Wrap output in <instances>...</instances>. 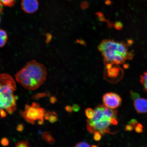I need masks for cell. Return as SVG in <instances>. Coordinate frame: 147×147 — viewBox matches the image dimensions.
<instances>
[{
  "label": "cell",
  "instance_id": "1",
  "mask_svg": "<svg viewBox=\"0 0 147 147\" xmlns=\"http://www.w3.org/2000/svg\"><path fill=\"white\" fill-rule=\"evenodd\" d=\"M47 71L43 64L32 60L15 75L17 82L26 89L34 90L43 84L47 79Z\"/></svg>",
  "mask_w": 147,
  "mask_h": 147
},
{
  "label": "cell",
  "instance_id": "2",
  "mask_svg": "<svg viewBox=\"0 0 147 147\" xmlns=\"http://www.w3.org/2000/svg\"><path fill=\"white\" fill-rule=\"evenodd\" d=\"M128 45L123 42L106 39L101 42L98 48L103 57L105 63L119 64L127 59H132L133 57V52L128 51Z\"/></svg>",
  "mask_w": 147,
  "mask_h": 147
},
{
  "label": "cell",
  "instance_id": "3",
  "mask_svg": "<svg viewBox=\"0 0 147 147\" xmlns=\"http://www.w3.org/2000/svg\"><path fill=\"white\" fill-rule=\"evenodd\" d=\"M15 82L7 74H0V115L6 116V112L12 114L16 109L17 97L14 94L16 90Z\"/></svg>",
  "mask_w": 147,
  "mask_h": 147
},
{
  "label": "cell",
  "instance_id": "4",
  "mask_svg": "<svg viewBox=\"0 0 147 147\" xmlns=\"http://www.w3.org/2000/svg\"><path fill=\"white\" fill-rule=\"evenodd\" d=\"M45 110L38 104L34 103L32 105H27L25 110L21 112L22 115L27 122L34 124L36 121L42 124L44 122Z\"/></svg>",
  "mask_w": 147,
  "mask_h": 147
},
{
  "label": "cell",
  "instance_id": "5",
  "mask_svg": "<svg viewBox=\"0 0 147 147\" xmlns=\"http://www.w3.org/2000/svg\"><path fill=\"white\" fill-rule=\"evenodd\" d=\"M118 64L109 63L106 64V76L109 82L115 83L122 78L123 71Z\"/></svg>",
  "mask_w": 147,
  "mask_h": 147
},
{
  "label": "cell",
  "instance_id": "6",
  "mask_svg": "<svg viewBox=\"0 0 147 147\" xmlns=\"http://www.w3.org/2000/svg\"><path fill=\"white\" fill-rule=\"evenodd\" d=\"M104 105L110 109H115L121 105L122 99L119 95L113 92L106 93L102 97Z\"/></svg>",
  "mask_w": 147,
  "mask_h": 147
},
{
  "label": "cell",
  "instance_id": "7",
  "mask_svg": "<svg viewBox=\"0 0 147 147\" xmlns=\"http://www.w3.org/2000/svg\"><path fill=\"white\" fill-rule=\"evenodd\" d=\"M21 5L22 8L28 13H32L36 12L38 8L37 0H22Z\"/></svg>",
  "mask_w": 147,
  "mask_h": 147
},
{
  "label": "cell",
  "instance_id": "8",
  "mask_svg": "<svg viewBox=\"0 0 147 147\" xmlns=\"http://www.w3.org/2000/svg\"><path fill=\"white\" fill-rule=\"evenodd\" d=\"M134 106L137 113H147V99L139 98L135 99Z\"/></svg>",
  "mask_w": 147,
  "mask_h": 147
},
{
  "label": "cell",
  "instance_id": "9",
  "mask_svg": "<svg viewBox=\"0 0 147 147\" xmlns=\"http://www.w3.org/2000/svg\"><path fill=\"white\" fill-rule=\"evenodd\" d=\"M103 110L104 115L107 117L117 119V111L116 110L110 109L104 106Z\"/></svg>",
  "mask_w": 147,
  "mask_h": 147
},
{
  "label": "cell",
  "instance_id": "10",
  "mask_svg": "<svg viewBox=\"0 0 147 147\" xmlns=\"http://www.w3.org/2000/svg\"><path fill=\"white\" fill-rule=\"evenodd\" d=\"M7 33L3 29H0V47H4L8 40Z\"/></svg>",
  "mask_w": 147,
  "mask_h": 147
},
{
  "label": "cell",
  "instance_id": "11",
  "mask_svg": "<svg viewBox=\"0 0 147 147\" xmlns=\"http://www.w3.org/2000/svg\"><path fill=\"white\" fill-rule=\"evenodd\" d=\"M140 82L147 94V71H145L140 76Z\"/></svg>",
  "mask_w": 147,
  "mask_h": 147
},
{
  "label": "cell",
  "instance_id": "12",
  "mask_svg": "<svg viewBox=\"0 0 147 147\" xmlns=\"http://www.w3.org/2000/svg\"><path fill=\"white\" fill-rule=\"evenodd\" d=\"M42 137L44 140L49 144H53L55 142V139L49 132H45L42 135Z\"/></svg>",
  "mask_w": 147,
  "mask_h": 147
},
{
  "label": "cell",
  "instance_id": "13",
  "mask_svg": "<svg viewBox=\"0 0 147 147\" xmlns=\"http://www.w3.org/2000/svg\"><path fill=\"white\" fill-rule=\"evenodd\" d=\"M16 0H0V6L11 7L13 5Z\"/></svg>",
  "mask_w": 147,
  "mask_h": 147
},
{
  "label": "cell",
  "instance_id": "14",
  "mask_svg": "<svg viewBox=\"0 0 147 147\" xmlns=\"http://www.w3.org/2000/svg\"><path fill=\"white\" fill-rule=\"evenodd\" d=\"M85 114L86 116L89 119H92L94 117V111L92 108H88L85 110Z\"/></svg>",
  "mask_w": 147,
  "mask_h": 147
},
{
  "label": "cell",
  "instance_id": "15",
  "mask_svg": "<svg viewBox=\"0 0 147 147\" xmlns=\"http://www.w3.org/2000/svg\"><path fill=\"white\" fill-rule=\"evenodd\" d=\"M93 136V138L95 141H100L102 138V135L100 132L96 131L94 132Z\"/></svg>",
  "mask_w": 147,
  "mask_h": 147
},
{
  "label": "cell",
  "instance_id": "16",
  "mask_svg": "<svg viewBox=\"0 0 147 147\" xmlns=\"http://www.w3.org/2000/svg\"><path fill=\"white\" fill-rule=\"evenodd\" d=\"M16 147H30L27 141H22L17 143Z\"/></svg>",
  "mask_w": 147,
  "mask_h": 147
},
{
  "label": "cell",
  "instance_id": "17",
  "mask_svg": "<svg viewBox=\"0 0 147 147\" xmlns=\"http://www.w3.org/2000/svg\"><path fill=\"white\" fill-rule=\"evenodd\" d=\"M74 147H91L88 143L85 142H79Z\"/></svg>",
  "mask_w": 147,
  "mask_h": 147
},
{
  "label": "cell",
  "instance_id": "18",
  "mask_svg": "<svg viewBox=\"0 0 147 147\" xmlns=\"http://www.w3.org/2000/svg\"><path fill=\"white\" fill-rule=\"evenodd\" d=\"M143 127L142 124H138L137 126L135 128V130L136 132L138 133H141L143 132Z\"/></svg>",
  "mask_w": 147,
  "mask_h": 147
},
{
  "label": "cell",
  "instance_id": "19",
  "mask_svg": "<svg viewBox=\"0 0 147 147\" xmlns=\"http://www.w3.org/2000/svg\"><path fill=\"white\" fill-rule=\"evenodd\" d=\"M128 124L131 125L133 128H135L136 127L138 124V123L137 120L135 119H131L130 121L129 122H128Z\"/></svg>",
  "mask_w": 147,
  "mask_h": 147
},
{
  "label": "cell",
  "instance_id": "20",
  "mask_svg": "<svg viewBox=\"0 0 147 147\" xmlns=\"http://www.w3.org/2000/svg\"><path fill=\"white\" fill-rule=\"evenodd\" d=\"M114 26L116 29L119 30L122 28L123 24L120 22H117L115 23Z\"/></svg>",
  "mask_w": 147,
  "mask_h": 147
},
{
  "label": "cell",
  "instance_id": "21",
  "mask_svg": "<svg viewBox=\"0 0 147 147\" xmlns=\"http://www.w3.org/2000/svg\"><path fill=\"white\" fill-rule=\"evenodd\" d=\"M73 111L75 112H78L80 111V106L77 104L73 105L72 106Z\"/></svg>",
  "mask_w": 147,
  "mask_h": 147
},
{
  "label": "cell",
  "instance_id": "22",
  "mask_svg": "<svg viewBox=\"0 0 147 147\" xmlns=\"http://www.w3.org/2000/svg\"><path fill=\"white\" fill-rule=\"evenodd\" d=\"M65 109L66 111L67 112H68L69 114L72 113L73 110L72 107L69 105H67L65 106Z\"/></svg>",
  "mask_w": 147,
  "mask_h": 147
},
{
  "label": "cell",
  "instance_id": "23",
  "mask_svg": "<svg viewBox=\"0 0 147 147\" xmlns=\"http://www.w3.org/2000/svg\"><path fill=\"white\" fill-rule=\"evenodd\" d=\"M1 143L3 146H6L8 144V140L7 139H3L1 141Z\"/></svg>",
  "mask_w": 147,
  "mask_h": 147
},
{
  "label": "cell",
  "instance_id": "24",
  "mask_svg": "<svg viewBox=\"0 0 147 147\" xmlns=\"http://www.w3.org/2000/svg\"><path fill=\"white\" fill-rule=\"evenodd\" d=\"M133 127L130 125H127L125 127V130L127 131H131L133 130Z\"/></svg>",
  "mask_w": 147,
  "mask_h": 147
},
{
  "label": "cell",
  "instance_id": "25",
  "mask_svg": "<svg viewBox=\"0 0 147 147\" xmlns=\"http://www.w3.org/2000/svg\"><path fill=\"white\" fill-rule=\"evenodd\" d=\"M88 6V3H87L84 2L82 3V9H86Z\"/></svg>",
  "mask_w": 147,
  "mask_h": 147
},
{
  "label": "cell",
  "instance_id": "26",
  "mask_svg": "<svg viewBox=\"0 0 147 147\" xmlns=\"http://www.w3.org/2000/svg\"><path fill=\"white\" fill-rule=\"evenodd\" d=\"M111 1L110 0H106L105 3L107 5H109L111 4Z\"/></svg>",
  "mask_w": 147,
  "mask_h": 147
},
{
  "label": "cell",
  "instance_id": "27",
  "mask_svg": "<svg viewBox=\"0 0 147 147\" xmlns=\"http://www.w3.org/2000/svg\"><path fill=\"white\" fill-rule=\"evenodd\" d=\"M92 147H98V146H95V145H93V146H92Z\"/></svg>",
  "mask_w": 147,
  "mask_h": 147
},
{
  "label": "cell",
  "instance_id": "28",
  "mask_svg": "<svg viewBox=\"0 0 147 147\" xmlns=\"http://www.w3.org/2000/svg\"><path fill=\"white\" fill-rule=\"evenodd\" d=\"M1 17H0V23H1Z\"/></svg>",
  "mask_w": 147,
  "mask_h": 147
},
{
  "label": "cell",
  "instance_id": "29",
  "mask_svg": "<svg viewBox=\"0 0 147 147\" xmlns=\"http://www.w3.org/2000/svg\"><path fill=\"white\" fill-rule=\"evenodd\" d=\"M146 1H147V0H146Z\"/></svg>",
  "mask_w": 147,
  "mask_h": 147
}]
</instances>
